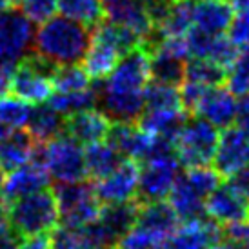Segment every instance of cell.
I'll list each match as a JSON object with an SVG mask.
<instances>
[{"mask_svg": "<svg viewBox=\"0 0 249 249\" xmlns=\"http://www.w3.org/2000/svg\"><path fill=\"white\" fill-rule=\"evenodd\" d=\"M193 28V0H175L166 15L155 26V38L160 36H186Z\"/></svg>", "mask_w": 249, "mask_h": 249, "instance_id": "24", "label": "cell"}, {"mask_svg": "<svg viewBox=\"0 0 249 249\" xmlns=\"http://www.w3.org/2000/svg\"><path fill=\"white\" fill-rule=\"evenodd\" d=\"M60 224L68 228H82L89 222L97 220L102 204L98 202L93 184L86 180L76 182H60L53 187Z\"/></svg>", "mask_w": 249, "mask_h": 249, "instance_id": "6", "label": "cell"}, {"mask_svg": "<svg viewBox=\"0 0 249 249\" xmlns=\"http://www.w3.org/2000/svg\"><path fill=\"white\" fill-rule=\"evenodd\" d=\"M140 162L133 159H122L111 173L95 180L93 189L102 206L137 200L139 193Z\"/></svg>", "mask_w": 249, "mask_h": 249, "instance_id": "11", "label": "cell"}, {"mask_svg": "<svg viewBox=\"0 0 249 249\" xmlns=\"http://www.w3.org/2000/svg\"><path fill=\"white\" fill-rule=\"evenodd\" d=\"M49 180H51V177L48 175L46 167L42 166L40 162L29 160L28 164L2 175L0 195L4 196L6 202H13L17 198L26 196V195L49 187Z\"/></svg>", "mask_w": 249, "mask_h": 249, "instance_id": "14", "label": "cell"}, {"mask_svg": "<svg viewBox=\"0 0 249 249\" xmlns=\"http://www.w3.org/2000/svg\"><path fill=\"white\" fill-rule=\"evenodd\" d=\"M60 15L93 29L106 18L102 0H58Z\"/></svg>", "mask_w": 249, "mask_h": 249, "instance_id": "29", "label": "cell"}, {"mask_svg": "<svg viewBox=\"0 0 249 249\" xmlns=\"http://www.w3.org/2000/svg\"><path fill=\"white\" fill-rule=\"evenodd\" d=\"M164 238L151 233L149 229L135 224L127 233L120 236L115 244V249H160Z\"/></svg>", "mask_w": 249, "mask_h": 249, "instance_id": "37", "label": "cell"}, {"mask_svg": "<svg viewBox=\"0 0 249 249\" xmlns=\"http://www.w3.org/2000/svg\"><path fill=\"white\" fill-rule=\"evenodd\" d=\"M122 53L109 46L107 42L93 38L86 56L82 58V68L91 76V80H102L117 66Z\"/></svg>", "mask_w": 249, "mask_h": 249, "instance_id": "27", "label": "cell"}, {"mask_svg": "<svg viewBox=\"0 0 249 249\" xmlns=\"http://www.w3.org/2000/svg\"><path fill=\"white\" fill-rule=\"evenodd\" d=\"M84 159H86L88 178L98 180L111 173L122 162L124 157L107 140H98L84 147Z\"/></svg>", "mask_w": 249, "mask_h": 249, "instance_id": "26", "label": "cell"}, {"mask_svg": "<svg viewBox=\"0 0 249 249\" xmlns=\"http://www.w3.org/2000/svg\"><path fill=\"white\" fill-rule=\"evenodd\" d=\"M93 40V29L68 17H51L38 24L33 51L56 66L80 64Z\"/></svg>", "mask_w": 249, "mask_h": 249, "instance_id": "2", "label": "cell"}, {"mask_svg": "<svg viewBox=\"0 0 249 249\" xmlns=\"http://www.w3.org/2000/svg\"><path fill=\"white\" fill-rule=\"evenodd\" d=\"M206 216L218 226L249 220V193L235 180L220 182L213 193L206 198Z\"/></svg>", "mask_w": 249, "mask_h": 249, "instance_id": "10", "label": "cell"}, {"mask_svg": "<svg viewBox=\"0 0 249 249\" xmlns=\"http://www.w3.org/2000/svg\"><path fill=\"white\" fill-rule=\"evenodd\" d=\"M35 139L28 129H11L4 139H0V173L6 175L17 167L28 164L33 159Z\"/></svg>", "mask_w": 249, "mask_h": 249, "instance_id": "20", "label": "cell"}, {"mask_svg": "<svg viewBox=\"0 0 249 249\" xmlns=\"http://www.w3.org/2000/svg\"><path fill=\"white\" fill-rule=\"evenodd\" d=\"M145 107H151V109L184 107L182 106V98H180L178 86L151 80L149 86H147V91H145Z\"/></svg>", "mask_w": 249, "mask_h": 249, "instance_id": "34", "label": "cell"}, {"mask_svg": "<svg viewBox=\"0 0 249 249\" xmlns=\"http://www.w3.org/2000/svg\"><path fill=\"white\" fill-rule=\"evenodd\" d=\"M231 180H235L238 186H242L249 193V166L246 169H242L240 173H236L235 177H231Z\"/></svg>", "mask_w": 249, "mask_h": 249, "instance_id": "45", "label": "cell"}, {"mask_svg": "<svg viewBox=\"0 0 249 249\" xmlns=\"http://www.w3.org/2000/svg\"><path fill=\"white\" fill-rule=\"evenodd\" d=\"M193 2H195V0H193Z\"/></svg>", "mask_w": 249, "mask_h": 249, "instance_id": "50", "label": "cell"}, {"mask_svg": "<svg viewBox=\"0 0 249 249\" xmlns=\"http://www.w3.org/2000/svg\"><path fill=\"white\" fill-rule=\"evenodd\" d=\"M15 66H0V98L11 93V80H13Z\"/></svg>", "mask_w": 249, "mask_h": 249, "instance_id": "44", "label": "cell"}, {"mask_svg": "<svg viewBox=\"0 0 249 249\" xmlns=\"http://www.w3.org/2000/svg\"><path fill=\"white\" fill-rule=\"evenodd\" d=\"M55 70L56 64L49 62L36 53L33 55L28 53L15 66L11 93L29 104L48 102L49 97L55 93L53 82H51V76Z\"/></svg>", "mask_w": 249, "mask_h": 249, "instance_id": "7", "label": "cell"}, {"mask_svg": "<svg viewBox=\"0 0 249 249\" xmlns=\"http://www.w3.org/2000/svg\"><path fill=\"white\" fill-rule=\"evenodd\" d=\"M236 104H238V97L235 93H231L228 88L218 84V86L209 88L202 95L193 115L202 117L218 129H226V127L235 124Z\"/></svg>", "mask_w": 249, "mask_h": 249, "instance_id": "15", "label": "cell"}, {"mask_svg": "<svg viewBox=\"0 0 249 249\" xmlns=\"http://www.w3.org/2000/svg\"><path fill=\"white\" fill-rule=\"evenodd\" d=\"M147 9H149V15H151L155 26L159 24V20L166 15V11L169 9V6L173 4L175 0H144Z\"/></svg>", "mask_w": 249, "mask_h": 249, "instance_id": "42", "label": "cell"}, {"mask_svg": "<svg viewBox=\"0 0 249 249\" xmlns=\"http://www.w3.org/2000/svg\"><path fill=\"white\" fill-rule=\"evenodd\" d=\"M53 82V89L55 91H78L89 88L91 76L86 73L82 66L78 64H71V66H56L55 73L51 76Z\"/></svg>", "mask_w": 249, "mask_h": 249, "instance_id": "33", "label": "cell"}, {"mask_svg": "<svg viewBox=\"0 0 249 249\" xmlns=\"http://www.w3.org/2000/svg\"><path fill=\"white\" fill-rule=\"evenodd\" d=\"M180 169H182V164L175 153L144 162V167H140L137 200H166L171 187L180 177Z\"/></svg>", "mask_w": 249, "mask_h": 249, "instance_id": "9", "label": "cell"}, {"mask_svg": "<svg viewBox=\"0 0 249 249\" xmlns=\"http://www.w3.org/2000/svg\"><path fill=\"white\" fill-rule=\"evenodd\" d=\"M220 139V129L202 117L187 118L173 142L175 155L184 167L209 166Z\"/></svg>", "mask_w": 249, "mask_h": 249, "instance_id": "5", "label": "cell"}, {"mask_svg": "<svg viewBox=\"0 0 249 249\" xmlns=\"http://www.w3.org/2000/svg\"><path fill=\"white\" fill-rule=\"evenodd\" d=\"M93 38L107 42L109 46H113L122 55H125L131 49L139 48V46H144L140 36L135 31H131V29L122 26V24L107 20V18H104L98 26L93 28Z\"/></svg>", "mask_w": 249, "mask_h": 249, "instance_id": "28", "label": "cell"}, {"mask_svg": "<svg viewBox=\"0 0 249 249\" xmlns=\"http://www.w3.org/2000/svg\"><path fill=\"white\" fill-rule=\"evenodd\" d=\"M228 89L235 93L236 97H242L249 93V44L238 48L236 58L226 71Z\"/></svg>", "mask_w": 249, "mask_h": 249, "instance_id": "32", "label": "cell"}, {"mask_svg": "<svg viewBox=\"0 0 249 249\" xmlns=\"http://www.w3.org/2000/svg\"><path fill=\"white\" fill-rule=\"evenodd\" d=\"M18 6V0H0V11L4 9H11V7Z\"/></svg>", "mask_w": 249, "mask_h": 249, "instance_id": "48", "label": "cell"}, {"mask_svg": "<svg viewBox=\"0 0 249 249\" xmlns=\"http://www.w3.org/2000/svg\"><path fill=\"white\" fill-rule=\"evenodd\" d=\"M187 115L189 113L184 107H164V109L145 107L137 122L145 131L175 142L182 125L186 124Z\"/></svg>", "mask_w": 249, "mask_h": 249, "instance_id": "21", "label": "cell"}, {"mask_svg": "<svg viewBox=\"0 0 249 249\" xmlns=\"http://www.w3.org/2000/svg\"><path fill=\"white\" fill-rule=\"evenodd\" d=\"M184 80L211 88L226 80V70H222L220 66L206 58L189 56V60L186 62V70H184Z\"/></svg>", "mask_w": 249, "mask_h": 249, "instance_id": "31", "label": "cell"}, {"mask_svg": "<svg viewBox=\"0 0 249 249\" xmlns=\"http://www.w3.org/2000/svg\"><path fill=\"white\" fill-rule=\"evenodd\" d=\"M137 224L166 240L167 236L178 228L180 218L173 211V208L169 206V202L166 200L139 202Z\"/></svg>", "mask_w": 249, "mask_h": 249, "instance_id": "22", "label": "cell"}, {"mask_svg": "<svg viewBox=\"0 0 249 249\" xmlns=\"http://www.w3.org/2000/svg\"><path fill=\"white\" fill-rule=\"evenodd\" d=\"M231 4L233 17L226 33L235 46L242 48L249 44V0H231Z\"/></svg>", "mask_w": 249, "mask_h": 249, "instance_id": "35", "label": "cell"}, {"mask_svg": "<svg viewBox=\"0 0 249 249\" xmlns=\"http://www.w3.org/2000/svg\"><path fill=\"white\" fill-rule=\"evenodd\" d=\"M9 226L20 236L51 233L60 224V213L53 189L44 187L40 191L26 195L11 202L7 208Z\"/></svg>", "mask_w": 249, "mask_h": 249, "instance_id": "3", "label": "cell"}, {"mask_svg": "<svg viewBox=\"0 0 249 249\" xmlns=\"http://www.w3.org/2000/svg\"><path fill=\"white\" fill-rule=\"evenodd\" d=\"M214 169L222 178H231L249 166V135L235 124L220 129V139L213 157Z\"/></svg>", "mask_w": 249, "mask_h": 249, "instance_id": "13", "label": "cell"}, {"mask_svg": "<svg viewBox=\"0 0 249 249\" xmlns=\"http://www.w3.org/2000/svg\"><path fill=\"white\" fill-rule=\"evenodd\" d=\"M33 106L18 97H2L0 98V122L11 129L24 127L28 124Z\"/></svg>", "mask_w": 249, "mask_h": 249, "instance_id": "36", "label": "cell"}, {"mask_svg": "<svg viewBox=\"0 0 249 249\" xmlns=\"http://www.w3.org/2000/svg\"><path fill=\"white\" fill-rule=\"evenodd\" d=\"M151 82L149 51L144 46L127 51L102 80H95L97 106L113 122H137L145 107Z\"/></svg>", "mask_w": 249, "mask_h": 249, "instance_id": "1", "label": "cell"}, {"mask_svg": "<svg viewBox=\"0 0 249 249\" xmlns=\"http://www.w3.org/2000/svg\"><path fill=\"white\" fill-rule=\"evenodd\" d=\"M26 127L35 142H48L64 133V115L49 102L33 104Z\"/></svg>", "mask_w": 249, "mask_h": 249, "instance_id": "23", "label": "cell"}, {"mask_svg": "<svg viewBox=\"0 0 249 249\" xmlns=\"http://www.w3.org/2000/svg\"><path fill=\"white\" fill-rule=\"evenodd\" d=\"M20 249H51V235L36 233V235L22 236Z\"/></svg>", "mask_w": 249, "mask_h": 249, "instance_id": "41", "label": "cell"}, {"mask_svg": "<svg viewBox=\"0 0 249 249\" xmlns=\"http://www.w3.org/2000/svg\"><path fill=\"white\" fill-rule=\"evenodd\" d=\"M49 235H51V249H84L78 228H68L58 224Z\"/></svg>", "mask_w": 249, "mask_h": 249, "instance_id": "39", "label": "cell"}, {"mask_svg": "<svg viewBox=\"0 0 249 249\" xmlns=\"http://www.w3.org/2000/svg\"><path fill=\"white\" fill-rule=\"evenodd\" d=\"M137 216H139V200H131L102 206L98 220L117 242L120 236L137 224Z\"/></svg>", "mask_w": 249, "mask_h": 249, "instance_id": "25", "label": "cell"}, {"mask_svg": "<svg viewBox=\"0 0 249 249\" xmlns=\"http://www.w3.org/2000/svg\"><path fill=\"white\" fill-rule=\"evenodd\" d=\"M35 28L20 9L0 11V66H17L33 49Z\"/></svg>", "mask_w": 249, "mask_h": 249, "instance_id": "8", "label": "cell"}, {"mask_svg": "<svg viewBox=\"0 0 249 249\" xmlns=\"http://www.w3.org/2000/svg\"><path fill=\"white\" fill-rule=\"evenodd\" d=\"M109 125L111 120L98 107L76 111L64 117V133L70 135L71 139L78 140L82 145L106 140Z\"/></svg>", "mask_w": 249, "mask_h": 249, "instance_id": "17", "label": "cell"}, {"mask_svg": "<svg viewBox=\"0 0 249 249\" xmlns=\"http://www.w3.org/2000/svg\"><path fill=\"white\" fill-rule=\"evenodd\" d=\"M189 56L211 60L222 70H229L238 53V46L229 40L228 35H208L196 29H191L186 35Z\"/></svg>", "mask_w": 249, "mask_h": 249, "instance_id": "16", "label": "cell"}, {"mask_svg": "<svg viewBox=\"0 0 249 249\" xmlns=\"http://www.w3.org/2000/svg\"><path fill=\"white\" fill-rule=\"evenodd\" d=\"M22 236L11 226L0 229V249H20Z\"/></svg>", "mask_w": 249, "mask_h": 249, "instance_id": "43", "label": "cell"}, {"mask_svg": "<svg viewBox=\"0 0 249 249\" xmlns=\"http://www.w3.org/2000/svg\"><path fill=\"white\" fill-rule=\"evenodd\" d=\"M9 131H11V127H7L6 124H2V122H0V139H4Z\"/></svg>", "mask_w": 249, "mask_h": 249, "instance_id": "49", "label": "cell"}, {"mask_svg": "<svg viewBox=\"0 0 249 249\" xmlns=\"http://www.w3.org/2000/svg\"><path fill=\"white\" fill-rule=\"evenodd\" d=\"M18 6L33 24H42L55 15L58 0H18Z\"/></svg>", "mask_w": 249, "mask_h": 249, "instance_id": "38", "label": "cell"}, {"mask_svg": "<svg viewBox=\"0 0 249 249\" xmlns=\"http://www.w3.org/2000/svg\"><path fill=\"white\" fill-rule=\"evenodd\" d=\"M233 17L231 0H195L193 28L208 35H226Z\"/></svg>", "mask_w": 249, "mask_h": 249, "instance_id": "18", "label": "cell"}, {"mask_svg": "<svg viewBox=\"0 0 249 249\" xmlns=\"http://www.w3.org/2000/svg\"><path fill=\"white\" fill-rule=\"evenodd\" d=\"M31 160L40 162L49 177L58 184L88 178L84 145L66 133L48 142H36Z\"/></svg>", "mask_w": 249, "mask_h": 249, "instance_id": "4", "label": "cell"}, {"mask_svg": "<svg viewBox=\"0 0 249 249\" xmlns=\"http://www.w3.org/2000/svg\"><path fill=\"white\" fill-rule=\"evenodd\" d=\"M224 240V229L211 218H193L178 224L160 249H216Z\"/></svg>", "mask_w": 249, "mask_h": 249, "instance_id": "12", "label": "cell"}, {"mask_svg": "<svg viewBox=\"0 0 249 249\" xmlns=\"http://www.w3.org/2000/svg\"><path fill=\"white\" fill-rule=\"evenodd\" d=\"M235 125L240 127L244 133L249 135V93L238 97V104H236V117Z\"/></svg>", "mask_w": 249, "mask_h": 249, "instance_id": "40", "label": "cell"}, {"mask_svg": "<svg viewBox=\"0 0 249 249\" xmlns=\"http://www.w3.org/2000/svg\"><path fill=\"white\" fill-rule=\"evenodd\" d=\"M9 226V218H7V202L4 200V196L0 195V229H4Z\"/></svg>", "mask_w": 249, "mask_h": 249, "instance_id": "46", "label": "cell"}, {"mask_svg": "<svg viewBox=\"0 0 249 249\" xmlns=\"http://www.w3.org/2000/svg\"><path fill=\"white\" fill-rule=\"evenodd\" d=\"M56 111H60L64 117L76 113V111L89 109V107H97V91L95 86L91 84L89 88L78 91H55L48 100Z\"/></svg>", "mask_w": 249, "mask_h": 249, "instance_id": "30", "label": "cell"}, {"mask_svg": "<svg viewBox=\"0 0 249 249\" xmlns=\"http://www.w3.org/2000/svg\"><path fill=\"white\" fill-rule=\"evenodd\" d=\"M216 249H249V244L235 242V240H228V238H224L222 244Z\"/></svg>", "mask_w": 249, "mask_h": 249, "instance_id": "47", "label": "cell"}, {"mask_svg": "<svg viewBox=\"0 0 249 249\" xmlns=\"http://www.w3.org/2000/svg\"><path fill=\"white\" fill-rule=\"evenodd\" d=\"M206 198L208 196L202 193L184 173H180L175 186L171 187V191L167 195V202L173 208L175 213L178 214L180 222L204 216L206 214V211H204Z\"/></svg>", "mask_w": 249, "mask_h": 249, "instance_id": "19", "label": "cell"}]
</instances>
